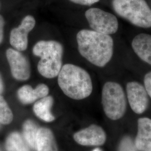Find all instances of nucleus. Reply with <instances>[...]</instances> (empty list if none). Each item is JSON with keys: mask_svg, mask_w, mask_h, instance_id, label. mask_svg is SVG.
<instances>
[{"mask_svg": "<svg viewBox=\"0 0 151 151\" xmlns=\"http://www.w3.org/2000/svg\"><path fill=\"white\" fill-rule=\"evenodd\" d=\"M76 38L80 53L92 64L103 67L111 59L114 41L109 35L83 29Z\"/></svg>", "mask_w": 151, "mask_h": 151, "instance_id": "f257e3e1", "label": "nucleus"}, {"mask_svg": "<svg viewBox=\"0 0 151 151\" xmlns=\"http://www.w3.org/2000/svg\"><path fill=\"white\" fill-rule=\"evenodd\" d=\"M58 83L65 95L74 100L84 99L92 91V82L88 73L72 64L62 66L58 75Z\"/></svg>", "mask_w": 151, "mask_h": 151, "instance_id": "f03ea898", "label": "nucleus"}, {"mask_svg": "<svg viewBox=\"0 0 151 151\" xmlns=\"http://www.w3.org/2000/svg\"><path fill=\"white\" fill-rule=\"evenodd\" d=\"M32 53L40 58L37 68L39 73L45 78L58 76L62 67L63 47L54 40H40L35 44Z\"/></svg>", "mask_w": 151, "mask_h": 151, "instance_id": "7ed1b4c3", "label": "nucleus"}, {"mask_svg": "<svg viewBox=\"0 0 151 151\" xmlns=\"http://www.w3.org/2000/svg\"><path fill=\"white\" fill-rule=\"evenodd\" d=\"M114 11L133 25L151 27V9L145 0H113Z\"/></svg>", "mask_w": 151, "mask_h": 151, "instance_id": "20e7f679", "label": "nucleus"}, {"mask_svg": "<svg viewBox=\"0 0 151 151\" xmlns=\"http://www.w3.org/2000/svg\"><path fill=\"white\" fill-rule=\"evenodd\" d=\"M103 109L108 118L117 120L124 116L127 110V99L123 87L114 82H108L102 91Z\"/></svg>", "mask_w": 151, "mask_h": 151, "instance_id": "39448f33", "label": "nucleus"}, {"mask_svg": "<svg viewBox=\"0 0 151 151\" xmlns=\"http://www.w3.org/2000/svg\"><path fill=\"white\" fill-rule=\"evenodd\" d=\"M85 17L92 30L107 35L116 33L119 23L113 14L97 8H91L85 12Z\"/></svg>", "mask_w": 151, "mask_h": 151, "instance_id": "423d86ee", "label": "nucleus"}, {"mask_svg": "<svg viewBox=\"0 0 151 151\" xmlns=\"http://www.w3.org/2000/svg\"><path fill=\"white\" fill-rule=\"evenodd\" d=\"M6 54L12 77L18 81L27 80L30 77V65L27 58L15 49H8Z\"/></svg>", "mask_w": 151, "mask_h": 151, "instance_id": "0eeeda50", "label": "nucleus"}, {"mask_svg": "<svg viewBox=\"0 0 151 151\" xmlns=\"http://www.w3.org/2000/svg\"><path fill=\"white\" fill-rule=\"evenodd\" d=\"M127 93L130 106L136 114L143 113L148 108L149 99L145 87L137 82L127 83Z\"/></svg>", "mask_w": 151, "mask_h": 151, "instance_id": "6e6552de", "label": "nucleus"}, {"mask_svg": "<svg viewBox=\"0 0 151 151\" xmlns=\"http://www.w3.org/2000/svg\"><path fill=\"white\" fill-rule=\"evenodd\" d=\"M35 26V20L31 15H27L22 20L18 27L14 28L10 32V43L17 50H25L28 45V34Z\"/></svg>", "mask_w": 151, "mask_h": 151, "instance_id": "1a4fd4ad", "label": "nucleus"}, {"mask_svg": "<svg viewBox=\"0 0 151 151\" xmlns=\"http://www.w3.org/2000/svg\"><path fill=\"white\" fill-rule=\"evenodd\" d=\"M73 139L82 146H101L105 143L106 135L101 127L92 124L86 128L76 132L73 135Z\"/></svg>", "mask_w": 151, "mask_h": 151, "instance_id": "9d476101", "label": "nucleus"}, {"mask_svg": "<svg viewBox=\"0 0 151 151\" xmlns=\"http://www.w3.org/2000/svg\"><path fill=\"white\" fill-rule=\"evenodd\" d=\"M49 92L48 87L44 83L38 85L35 88L29 85H25L18 90L17 95L22 104L27 105L48 96Z\"/></svg>", "mask_w": 151, "mask_h": 151, "instance_id": "9b49d317", "label": "nucleus"}, {"mask_svg": "<svg viewBox=\"0 0 151 151\" xmlns=\"http://www.w3.org/2000/svg\"><path fill=\"white\" fill-rule=\"evenodd\" d=\"M139 151H151V119L140 118L138 120V131L134 139Z\"/></svg>", "mask_w": 151, "mask_h": 151, "instance_id": "f8f14e48", "label": "nucleus"}, {"mask_svg": "<svg viewBox=\"0 0 151 151\" xmlns=\"http://www.w3.org/2000/svg\"><path fill=\"white\" fill-rule=\"evenodd\" d=\"M132 48L141 60L151 65V35L142 33L135 36L132 43Z\"/></svg>", "mask_w": 151, "mask_h": 151, "instance_id": "ddd939ff", "label": "nucleus"}, {"mask_svg": "<svg viewBox=\"0 0 151 151\" xmlns=\"http://www.w3.org/2000/svg\"><path fill=\"white\" fill-rule=\"evenodd\" d=\"M36 151H58L54 134L47 128H39L37 139Z\"/></svg>", "mask_w": 151, "mask_h": 151, "instance_id": "4468645a", "label": "nucleus"}, {"mask_svg": "<svg viewBox=\"0 0 151 151\" xmlns=\"http://www.w3.org/2000/svg\"><path fill=\"white\" fill-rule=\"evenodd\" d=\"M53 103V98L51 96L42 98L34 103L33 111L39 119L46 122H52L55 119L51 112Z\"/></svg>", "mask_w": 151, "mask_h": 151, "instance_id": "2eb2a0df", "label": "nucleus"}, {"mask_svg": "<svg viewBox=\"0 0 151 151\" xmlns=\"http://www.w3.org/2000/svg\"><path fill=\"white\" fill-rule=\"evenodd\" d=\"M5 148L7 151H30L29 146L23 136L17 132L11 133L7 137Z\"/></svg>", "mask_w": 151, "mask_h": 151, "instance_id": "dca6fc26", "label": "nucleus"}, {"mask_svg": "<svg viewBox=\"0 0 151 151\" xmlns=\"http://www.w3.org/2000/svg\"><path fill=\"white\" fill-rule=\"evenodd\" d=\"M39 127L32 120H26L22 126L23 137L32 150L36 151V139Z\"/></svg>", "mask_w": 151, "mask_h": 151, "instance_id": "f3484780", "label": "nucleus"}, {"mask_svg": "<svg viewBox=\"0 0 151 151\" xmlns=\"http://www.w3.org/2000/svg\"><path fill=\"white\" fill-rule=\"evenodd\" d=\"M14 118L13 113L4 98L0 95V123L9 124Z\"/></svg>", "mask_w": 151, "mask_h": 151, "instance_id": "a211bd4d", "label": "nucleus"}, {"mask_svg": "<svg viewBox=\"0 0 151 151\" xmlns=\"http://www.w3.org/2000/svg\"><path fill=\"white\" fill-rule=\"evenodd\" d=\"M117 151H139L135 146L134 140L129 135H125L120 141Z\"/></svg>", "mask_w": 151, "mask_h": 151, "instance_id": "6ab92c4d", "label": "nucleus"}, {"mask_svg": "<svg viewBox=\"0 0 151 151\" xmlns=\"http://www.w3.org/2000/svg\"><path fill=\"white\" fill-rule=\"evenodd\" d=\"M144 83L147 92L151 98V71L147 73L145 76Z\"/></svg>", "mask_w": 151, "mask_h": 151, "instance_id": "aec40b11", "label": "nucleus"}, {"mask_svg": "<svg viewBox=\"0 0 151 151\" xmlns=\"http://www.w3.org/2000/svg\"><path fill=\"white\" fill-rule=\"evenodd\" d=\"M71 2L79 4L81 5L91 6L96 2H98L100 0H70Z\"/></svg>", "mask_w": 151, "mask_h": 151, "instance_id": "412c9836", "label": "nucleus"}, {"mask_svg": "<svg viewBox=\"0 0 151 151\" xmlns=\"http://www.w3.org/2000/svg\"><path fill=\"white\" fill-rule=\"evenodd\" d=\"M5 26V20L4 17L0 15V44L4 39V29Z\"/></svg>", "mask_w": 151, "mask_h": 151, "instance_id": "4be33fe9", "label": "nucleus"}, {"mask_svg": "<svg viewBox=\"0 0 151 151\" xmlns=\"http://www.w3.org/2000/svg\"><path fill=\"white\" fill-rule=\"evenodd\" d=\"M4 82H3L2 76H1V74H0V95H1V94L4 92Z\"/></svg>", "mask_w": 151, "mask_h": 151, "instance_id": "5701e85b", "label": "nucleus"}, {"mask_svg": "<svg viewBox=\"0 0 151 151\" xmlns=\"http://www.w3.org/2000/svg\"><path fill=\"white\" fill-rule=\"evenodd\" d=\"M92 151H102L100 148H95L94 150H93Z\"/></svg>", "mask_w": 151, "mask_h": 151, "instance_id": "b1692460", "label": "nucleus"}, {"mask_svg": "<svg viewBox=\"0 0 151 151\" xmlns=\"http://www.w3.org/2000/svg\"><path fill=\"white\" fill-rule=\"evenodd\" d=\"M0 6H1V5H0Z\"/></svg>", "mask_w": 151, "mask_h": 151, "instance_id": "393cba45", "label": "nucleus"}, {"mask_svg": "<svg viewBox=\"0 0 151 151\" xmlns=\"http://www.w3.org/2000/svg\"><path fill=\"white\" fill-rule=\"evenodd\" d=\"M0 124H1V123H0Z\"/></svg>", "mask_w": 151, "mask_h": 151, "instance_id": "a878e982", "label": "nucleus"}]
</instances>
